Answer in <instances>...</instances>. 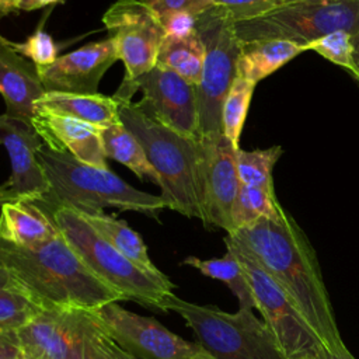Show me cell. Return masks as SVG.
I'll return each instance as SVG.
<instances>
[{"instance_id":"1","label":"cell","mask_w":359,"mask_h":359,"mask_svg":"<svg viewBox=\"0 0 359 359\" xmlns=\"http://www.w3.org/2000/svg\"><path fill=\"white\" fill-rule=\"evenodd\" d=\"M224 240L248 252L266 271L324 346L332 351L346 349L316 251L287 212L282 209L276 217H261L229 233Z\"/></svg>"},{"instance_id":"2","label":"cell","mask_w":359,"mask_h":359,"mask_svg":"<svg viewBox=\"0 0 359 359\" xmlns=\"http://www.w3.org/2000/svg\"><path fill=\"white\" fill-rule=\"evenodd\" d=\"M0 265L42 310H95L123 302L84 265L62 233L34 247H20L0 237Z\"/></svg>"},{"instance_id":"3","label":"cell","mask_w":359,"mask_h":359,"mask_svg":"<svg viewBox=\"0 0 359 359\" xmlns=\"http://www.w3.org/2000/svg\"><path fill=\"white\" fill-rule=\"evenodd\" d=\"M118 101L119 121L137 139L161 178L168 209L203 220V146L201 137L181 135L143 112L136 102Z\"/></svg>"},{"instance_id":"4","label":"cell","mask_w":359,"mask_h":359,"mask_svg":"<svg viewBox=\"0 0 359 359\" xmlns=\"http://www.w3.org/2000/svg\"><path fill=\"white\" fill-rule=\"evenodd\" d=\"M38 160L49 182V191L35 202L46 210L67 206L94 215L104 212V208H115L157 216L167 208L161 196L139 191L109 168L81 163L66 151H53L43 144L38 151Z\"/></svg>"},{"instance_id":"5","label":"cell","mask_w":359,"mask_h":359,"mask_svg":"<svg viewBox=\"0 0 359 359\" xmlns=\"http://www.w3.org/2000/svg\"><path fill=\"white\" fill-rule=\"evenodd\" d=\"M48 212L79 258L100 280L118 292L123 300H136L144 307L165 311L164 299L174 289L167 276L157 278L137 266L76 209L57 206Z\"/></svg>"},{"instance_id":"6","label":"cell","mask_w":359,"mask_h":359,"mask_svg":"<svg viewBox=\"0 0 359 359\" xmlns=\"http://www.w3.org/2000/svg\"><path fill=\"white\" fill-rule=\"evenodd\" d=\"M165 311L180 314L196 337V342L213 359H285L273 334L252 309L238 307L227 313L180 299L172 292L164 299Z\"/></svg>"},{"instance_id":"7","label":"cell","mask_w":359,"mask_h":359,"mask_svg":"<svg viewBox=\"0 0 359 359\" xmlns=\"http://www.w3.org/2000/svg\"><path fill=\"white\" fill-rule=\"evenodd\" d=\"M240 42L287 39L303 45L332 31H348L359 45V0L287 1L252 20L233 22Z\"/></svg>"},{"instance_id":"8","label":"cell","mask_w":359,"mask_h":359,"mask_svg":"<svg viewBox=\"0 0 359 359\" xmlns=\"http://www.w3.org/2000/svg\"><path fill=\"white\" fill-rule=\"evenodd\" d=\"M196 31L205 45V62L201 83L196 86L201 137L223 133L222 108L237 77L241 43L233 22L216 7L198 15Z\"/></svg>"},{"instance_id":"9","label":"cell","mask_w":359,"mask_h":359,"mask_svg":"<svg viewBox=\"0 0 359 359\" xmlns=\"http://www.w3.org/2000/svg\"><path fill=\"white\" fill-rule=\"evenodd\" d=\"M224 244L240 259L252 292L255 309L273 334L285 359H307L318 353L324 344L286 292L248 252L227 240Z\"/></svg>"},{"instance_id":"10","label":"cell","mask_w":359,"mask_h":359,"mask_svg":"<svg viewBox=\"0 0 359 359\" xmlns=\"http://www.w3.org/2000/svg\"><path fill=\"white\" fill-rule=\"evenodd\" d=\"M102 22L116 45L118 57L126 72L114 98L130 101L133 83L156 66L165 31L160 17L143 0L115 1L104 13Z\"/></svg>"},{"instance_id":"11","label":"cell","mask_w":359,"mask_h":359,"mask_svg":"<svg viewBox=\"0 0 359 359\" xmlns=\"http://www.w3.org/2000/svg\"><path fill=\"white\" fill-rule=\"evenodd\" d=\"M102 330L93 310L43 309L17 331L25 359H90L94 335Z\"/></svg>"},{"instance_id":"12","label":"cell","mask_w":359,"mask_h":359,"mask_svg":"<svg viewBox=\"0 0 359 359\" xmlns=\"http://www.w3.org/2000/svg\"><path fill=\"white\" fill-rule=\"evenodd\" d=\"M105 332L137 359H213L196 341L171 332L154 317H146L112 302L93 310Z\"/></svg>"},{"instance_id":"13","label":"cell","mask_w":359,"mask_h":359,"mask_svg":"<svg viewBox=\"0 0 359 359\" xmlns=\"http://www.w3.org/2000/svg\"><path fill=\"white\" fill-rule=\"evenodd\" d=\"M137 90L143 91V98L136 102L143 112L181 135L201 137L196 86L154 66L133 83L132 95Z\"/></svg>"},{"instance_id":"14","label":"cell","mask_w":359,"mask_h":359,"mask_svg":"<svg viewBox=\"0 0 359 359\" xmlns=\"http://www.w3.org/2000/svg\"><path fill=\"white\" fill-rule=\"evenodd\" d=\"M203 146V224L233 230L231 210L241 187L236 153L237 147L223 135L201 137Z\"/></svg>"},{"instance_id":"15","label":"cell","mask_w":359,"mask_h":359,"mask_svg":"<svg viewBox=\"0 0 359 359\" xmlns=\"http://www.w3.org/2000/svg\"><path fill=\"white\" fill-rule=\"evenodd\" d=\"M116 59V45L108 36L57 56L53 63L38 67V72L46 91L97 94L101 77Z\"/></svg>"},{"instance_id":"16","label":"cell","mask_w":359,"mask_h":359,"mask_svg":"<svg viewBox=\"0 0 359 359\" xmlns=\"http://www.w3.org/2000/svg\"><path fill=\"white\" fill-rule=\"evenodd\" d=\"M0 143L11 163V175L6 182L22 199L39 201L49 191V182L39 164L38 151L43 140L29 121L0 115Z\"/></svg>"},{"instance_id":"17","label":"cell","mask_w":359,"mask_h":359,"mask_svg":"<svg viewBox=\"0 0 359 359\" xmlns=\"http://www.w3.org/2000/svg\"><path fill=\"white\" fill-rule=\"evenodd\" d=\"M31 123L53 151H66L81 163L108 168L101 140V128L50 111L35 112Z\"/></svg>"},{"instance_id":"18","label":"cell","mask_w":359,"mask_h":359,"mask_svg":"<svg viewBox=\"0 0 359 359\" xmlns=\"http://www.w3.org/2000/svg\"><path fill=\"white\" fill-rule=\"evenodd\" d=\"M45 93L38 66L15 52L0 34V94L7 107L6 114L31 122L35 102Z\"/></svg>"},{"instance_id":"19","label":"cell","mask_w":359,"mask_h":359,"mask_svg":"<svg viewBox=\"0 0 359 359\" xmlns=\"http://www.w3.org/2000/svg\"><path fill=\"white\" fill-rule=\"evenodd\" d=\"M52 215L35 201L20 199L1 205L0 237L20 247H34L59 234Z\"/></svg>"},{"instance_id":"20","label":"cell","mask_w":359,"mask_h":359,"mask_svg":"<svg viewBox=\"0 0 359 359\" xmlns=\"http://www.w3.org/2000/svg\"><path fill=\"white\" fill-rule=\"evenodd\" d=\"M50 111L100 128L119 122L118 101L101 94L46 91L36 102L35 112Z\"/></svg>"},{"instance_id":"21","label":"cell","mask_w":359,"mask_h":359,"mask_svg":"<svg viewBox=\"0 0 359 359\" xmlns=\"http://www.w3.org/2000/svg\"><path fill=\"white\" fill-rule=\"evenodd\" d=\"M240 43L237 77L255 84L307 50L306 45L287 39H257Z\"/></svg>"},{"instance_id":"22","label":"cell","mask_w":359,"mask_h":359,"mask_svg":"<svg viewBox=\"0 0 359 359\" xmlns=\"http://www.w3.org/2000/svg\"><path fill=\"white\" fill-rule=\"evenodd\" d=\"M203 62L205 45L195 31L182 38L165 35L157 53L156 66L171 70L188 83L198 86L202 79Z\"/></svg>"},{"instance_id":"23","label":"cell","mask_w":359,"mask_h":359,"mask_svg":"<svg viewBox=\"0 0 359 359\" xmlns=\"http://www.w3.org/2000/svg\"><path fill=\"white\" fill-rule=\"evenodd\" d=\"M81 215L104 238H107L118 251H121L126 258H129L137 266L151 273L153 276H157V278L167 276L151 262L144 241L135 230L129 227V224L125 220H118L114 216H109L104 212L94 213V215H86V213H81Z\"/></svg>"},{"instance_id":"24","label":"cell","mask_w":359,"mask_h":359,"mask_svg":"<svg viewBox=\"0 0 359 359\" xmlns=\"http://www.w3.org/2000/svg\"><path fill=\"white\" fill-rule=\"evenodd\" d=\"M101 140L107 157L122 163L139 178L161 187V178L150 164L143 147L121 121L101 128Z\"/></svg>"},{"instance_id":"25","label":"cell","mask_w":359,"mask_h":359,"mask_svg":"<svg viewBox=\"0 0 359 359\" xmlns=\"http://www.w3.org/2000/svg\"><path fill=\"white\" fill-rule=\"evenodd\" d=\"M184 265L198 269L202 275L223 282L230 292L237 297L238 307L255 309L252 292L247 280L244 268L237 255L227 250L222 258L202 259L198 257H187Z\"/></svg>"},{"instance_id":"26","label":"cell","mask_w":359,"mask_h":359,"mask_svg":"<svg viewBox=\"0 0 359 359\" xmlns=\"http://www.w3.org/2000/svg\"><path fill=\"white\" fill-rule=\"evenodd\" d=\"M41 311L42 309L0 265V332L18 331Z\"/></svg>"},{"instance_id":"27","label":"cell","mask_w":359,"mask_h":359,"mask_svg":"<svg viewBox=\"0 0 359 359\" xmlns=\"http://www.w3.org/2000/svg\"><path fill=\"white\" fill-rule=\"evenodd\" d=\"M282 209L275 196V191L241 184L231 210V233L261 217H276Z\"/></svg>"},{"instance_id":"28","label":"cell","mask_w":359,"mask_h":359,"mask_svg":"<svg viewBox=\"0 0 359 359\" xmlns=\"http://www.w3.org/2000/svg\"><path fill=\"white\" fill-rule=\"evenodd\" d=\"M282 153L283 150L280 146L251 151L238 147L236 153V163L240 182L247 187H258L273 191L272 172Z\"/></svg>"},{"instance_id":"29","label":"cell","mask_w":359,"mask_h":359,"mask_svg":"<svg viewBox=\"0 0 359 359\" xmlns=\"http://www.w3.org/2000/svg\"><path fill=\"white\" fill-rule=\"evenodd\" d=\"M255 86L252 81L236 77L223 102L222 132L237 149Z\"/></svg>"},{"instance_id":"30","label":"cell","mask_w":359,"mask_h":359,"mask_svg":"<svg viewBox=\"0 0 359 359\" xmlns=\"http://www.w3.org/2000/svg\"><path fill=\"white\" fill-rule=\"evenodd\" d=\"M306 49L317 52L331 63L349 70L351 74L355 76L358 67L359 45L348 31H332L309 42Z\"/></svg>"},{"instance_id":"31","label":"cell","mask_w":359,"mask_h":359,"mask_svg":"<svg viewBox=\"0 0 359 359\" xmlns=\"http://www.w3.org/2000/svg\"><path fill=\"white\" fill-rule=\"evenodd\" d=\"M231 22H240L264 15L289 0H209Z\"/></svg>"},{"instance_id":"32","label":"cell","mask_w":359,"mask_h":359,"mask_svg":"<svg viewBox=\"0 0 359 359\" xmlns=\"http://www.w3.org/2000/svg\"><path fill=\"white\" fill-rule=\"evenodd\" d=\"M10 45L15 52L34 62L38 67L48 66L57 57V46L53 38L42 29V24L24 42L18 43L10 41Z\"/></svg>"},{"instance_id":"33","label":"cell","mask_w":359,"mask_h":359,"mask_svg":"<svg viewBox=\"0 0 359 359\" xmlns=\"http://www.w3.org/2000/svg\"><path fill=\"white\" fill-rule=\"evenodd\" d=\"M165 35L182 38L196 31L198 15L187 11H172L160 15Z\"/></svg>"},{"instance_id":"34","label":"cell","mask_w":359,"mask_h":359,"mask_svg":"<svg viewBox=\"0 0 359 359\" xmlns=\"http://www.w3.org/2000/svg\"><path fill=\"white\" fill-rule=\"evenodd\" d=\"M90 359H137L122 349L102 328L98 331L90 345Z\"/></svg>"},{"instance_id":"35","label":"cell","mask_w":359,"mask_h":359,"mask_svg":"<svg viewBox=\"0 0 359 359\" xmlns=\"http://www.w3.org/2000/svg\"><path fill=\"white\" fill-rule=\"evenodd\" d=\"M158 17L172 11H187L195 15L212 7L209 0H143Z\"/></svg>"},{"instance_id":"36","label":"cell","mask_w":359,"mask_h":359,"mask_svg":"<svg viewBox=\"0 0 359 359\" xmlns=\"http://www.w3.org/2000/svg\"><path fill=\"white\" fill-rule=\"evenodd\" d=\"M22 355L17 331L0 332V359H18Z\"/></svg>"},{"instance_id":"37","label":"cell","mask_w":359,"mask_h":359,"mask_svg":"<svg viewBox=\"0 0 359 359\" xmlns=\"http://www.w3.org/2000/svg\"><path fill=\"white\" fill-rule=\"evenodd\" d=\"M307 359H355V358L349 352L348 348L344 351H332V349H328L327 346H324L318 353H316Z\"/></svg>"},{"instance_id":"38","label":"cell","mask_w":359,"mask_h":359,"mask_svg":"<svg viewBox=\"0 0 359 359\" xmlns=\"http://www.w3.org/2000/svg\"><path fill=\"white\" fill-rule=\"evenodd\" d=\"M22 199L14 189H11L6 182L0 185V206L7 203V202H14Z\"/></svg>"},{"instance_id":"39","label":"cell","mask_w":359,"mask_h":359,"mask_svg":"<svg viewBox=\"0 0 359 359\" xmlns=\"http://www.w3.org/2000/svg\"><path fill=\"white\" fill-rule=\"evenodd\" d=\"M14 11H18V8L15 7L13 0H0V18Z\"/></svg>"},{"instance_id":"40","label":"cell","mask_w":359,"mask_h":359,"mask_svg":"<svg viewBox=\"0 0 359 359\" xmlns=\"http://www.w3.org/2000/svg\"><path fill=\"white\" fill-rule=\"evenodd\" d=\"M18 10H34V0H13Z\"/></svg>"},{"instance_id":"41","label":"cell","mask_w":359,"mask_h":359,"mask_svg":"<svg viewBox=\"0 0 359 359\" xmlns=\"http://www.w3.org/2000/svg\"><path fill=\"white\" fill-rule=\"evenodd\" d=\"M60 0H34V8H39V7H45V6H50L55 4Z\"/></svg>"},{"instance_id":"42","label":"cell","mask_w":359,"mask_h":359,"mask_svg":"<svg viewBox=\"0 0 359 359\" xmlns=\"http://www.w3.org/2000/svg\"><path fill=\"white\" fill-rule=\"evenodd\" d=\"M355 79H356V81L359 83V55H358V67H356V73H355V76H353Z\"/></svg>"},{"instance_id":"43","label":"cell","mask_w":359,"mask_h":359,"mask_svg":"<svg viewBox=\"0 0 359 359\" xmlns=\"http://www.w3.org/2000/svg\"><path fill=\"white\" fill-rule=\"evenodd\" d=\"M289 1H297V0H289ZM309 1H328V0H309Z\"/></svg>"},{"instance_id":"44","label":"cell","mask_w":359,"mask_h":359,"mask_svg":"<svg viewBox=\"0 0 359 359\" xmlns=\"http://www.w3.org/2000/svg\"><path fill=\"white\" fill-rule=\"evenodd\" d=\"M18 359H25V358H24V356H22V355H21V356H20V358H18Z\"/></svg>"}]
</instances>
